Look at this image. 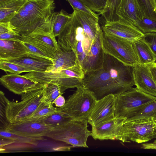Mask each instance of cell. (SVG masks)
Wrapping results in <instances>:
<instances>
[{
	"mask_svg": "<svg viewBox=\"0 0 156 156\" xmlns=\"http://www.w3.org/2000/svg\"><path fill=\"white\" fill-rule=\"evenodd\" d=\"M4 93L0 91V129L5 130L10 123L7 117V109L9 101Z\"/></svg>",
	"mask_w": 156,
	"mask_h": 156,
	"instance_id": "cell-33",
	"label": "cell"
},
{
	"mask_svg": "<svg viewBox=\"0 0 156 156\" xmlns=\"http://www.w3.org/2000/svg\"><path fill=\"white\" fill-rule=\"evenodd\" d=\"M0 39L22 41L21 35L14 30L0 34Z\"/></svg>",
	"mask_w": 156,
	"mask_h": 156,
	"instance_id": "cell-41",
	"label": "cell"
},
{
	"mask_svg": "<svg viewBox=\"0 0 156 156\" xmlns=\"http://www.w3.org/2000/svg\"><path fill=\"white\" fill-rule=\"evenodd\" d=\"M66 100L64 97L60 95L57 97L54 101L53 104L58 108L62 107L64 106L65 104Z\"/></svg>",
	"mask_w": 156,
	"mask_h": 156,
	"instance_id": "cell-44",
	"label": "cell"
},
{
	"mask_svg": "<svg viewBox=\"0 0 156 156\" xmlns=\"http://www.w3.org/2000/svg\"><path fill=\"white\" fill-rule=\"evenodd\" d=\"M97 99L93 93L83 87L77 88L63 106L57 108L74 119L87 120Z\"/></svg>",
	"mask_w": 156,
	"mask_h": 156,
	"instance_id": "cell-4",
	"label": "cell"
},
{
	"mask_svg": "<svg viewBox=\"0 0 156 156\" xmlns=\"http://www.w3.org/2000/svg\"><path fill=\"white\" fill-rule=\"evenodd\" d=\"M22 42L26 47L29 55L35 57L52 59L49 56L38 48L27 42L23 41Z\"/></svg>",
	"mask_w": 156,
	"mask_h": 156,
	"instance_id": "cell-39",
	"label": "cell"
},
{
	"mask_svg": "<svg viewBox=\"0 0 156 156\" xmlns=\"http://www.w3.org/2000/svg\"><path fill=\"white\" fill-rule=\"evenodd\" d=\"M126 119L115 117L113 119L92 127L91 135L94 140H117L122 126Z\"/></svg>",
	"mask_w": 156,
	"mask_h": 156,
	"instance_id": "cell-16",
	"label": "cell"
},
{
	"mask_svg": "<svg viewBox=\"0 0 156 156\" xmlns=\"http://www.w3.org/2000/svg\"><path fill=\"white\" fill-rule=\"evenodd\" d=\"M52 61L53 64L49 72L52 73L69 68L79 63L76 54L74 51L65 50L59 46L54 54Z\"/></svg>",
	"mask_w": 156,
	"mask_h": 156,
	"instance_id": "cell-21",
	"label": "cell"
},
{
	"mask_svg": "<svg viewBox=\"0 0 156 156\" xmlns=\"http://www.w3.org/2000/svg\"><path fill=\"white\" fill-rule=\"evenodd\" d=\"M133 44L140 64L147 65L155 62L156 57L142 38L133 42Z\"/></svg>",
	"mask_w": 156,
	"mask_h": 156,
	"instance_id": "cell-25",
	"label": "cell"
},
{
	"mask_svg": "<svg viewBox=\"0 0 156 156\" xmlns=\"http://www.w3.org/2000/svg\"><path fill=\"white\" fill-rule=\"evenodd\" d=\"M75 12L76 18L86 36L92 41L102 31L98 23L99 19L79 11Z\"/></svg>",
	"mask_w": 156,
	"mask_h": 156,
	"instance_id": "cell-23",
	"label": "cell"
},
{
	"mask_svg": "<svg viewBox=\"0 0 156 156\" xmlns=\"http://www.w3.org/2000/svg\"><path fill=\"white\" fill-rule=\"evenodd\" d=\"M146 118H153L156 120V99L147 104L133 116L126 119L124 122Z\"/></svg>",
	"mask_w": 156,
	"mask_h": 156,
	"instance_id": "cell-31",
	"label": "cell"
},
{
	"mask_svg": "<svg viewBox=\"0 0 156 156\" xmlns=\"http://www.w3.org/2000/svg\"><path fill=\"white\" fill-rule=\"evenodd\" d=\"M121 0H107L106 5L101 14L105 22H112L119 20L117 14Z\"/></svg>",
	"mask_w": 156,
	"mask_h": 156,
	"instance_id": "cell-29",
	"label": "cell"
},
{
	"mask_svg": "<svg viewBox=\"0 0 156 156\" xmlns=\"http://www.w3.org/2000/svg\"><path fill=\"white\" fill-rule=\"evenodd\" d=\"M102 47L105 54L113 57L125 65L134 67L140 64L132 42L104 34Z\"/></svg>",
	"mask_w": 156,
	"mask_h": 156,
	"instance_id": "cell-9",
	"label": "cell"
},
{
	"mask_svg": "<svg viewBox=\"0 0 156 156\" xmlns=\"http://www.w3.org/2000/svg\"><path fill=\"white\" fill-rule=\"evenodd\" d=\"M15 140L6 137L0 136V148L5 146L12 144L15 143Z\"/></svg>",
	"mask_w": 156,
	"mask_h": 156,
	"instance_id": "cell-42",
	"label": "cell"
},
{
	"mask_svg": "<svg viewBox=\"0 0 156 156\" xmlns=\"http://www.w3.org/2000/svg\"><path fill=\"white\" fill-rule=\"evenodd\" d=\"M64 10L62 9L59 12H54L51 16V20L53 34L58 37L61 31L67 23L71 17Z\"/></svg>",
	"mask_w": 156,
	"mask_h": 156,
	"instance_id": "cell-26",
	"label": "cell"
},
{
	"mask_svg": "<svg viewBox=\"0 0 156 156\" xmlns=\"http://www.w3.org/2000/svg\"><path fill=\"white\" fill-rule=\"evenodd\" d=\"M94 12L101 15L105 8L107 0H80Z\"/></svg>",
	"mask_w": 156,
	"mask_h": 156,
	"instance_id": "cell-36",
	"label": "cell"
},
{
	"mask_svg": "<svg viewBox=\"0 0 156 156\" xmlns=\"http://www.w3.org/2000/svg\"><path fill=\"white\" fill-rule=\"evenodd\" d=\"M102 30L105 35L118 37L132 42L142 38L144 35L133 24L120 20L105 22Z\"/></svg>",
	"mask_w": 156,
	"mask_h": 156,
	"instance_id": "cell-12",
	"label": "cell"
},
{
	"mask_svg": "<svg viewBox=\"0 0 156 156\" xmlns=\"http://www.w3.org/2000/svg\"><path fill=\"white\" fill-rule=\"evenodd\" d=\"M0 69L10 73L19 74L24 72H31V71L18 64L10 62L0 61Z\"/></svg>",
	"mask_w": 156,
	"mask_h": 156,
	"instance_id": "cell-35",
	"label": "cell"
},
{
	"mask_svg": "<svg viewBox=\"0 0 156 156\" xmlns=\"http://www.w3.org/2000/svg\"><path fill=\"white\" fill-rule=\"evenodd\" d=\"M51 129L41 121H26L10 123L5 130L25 136L38 137L45 136Z\"/></svg>",
	"mask_w": 156,
	"mask_h": 156,
	"instance_id": "cell-13",
	"label": "cell"
},
{
	"mask_svg": "<svg viewBox=\"0 0 156 156\" xmlns=\"http://www.w3.org/2000/svg\"><path fill=\"white\" fill-rule=\"evenodd\" d=\"M71 18L63 28L58 37V43L63 49L73 50L76 53V29L79 24L75 12L73 11Z\"/></svg>",
	"mask_w": 156,
	"mask_h": 156,
	"instance_id": "cell-18",
	"label": "cell"
},
{
	"mask_svg": "<svg viewBox=\"0 0 156 156\" xmlns=\"http://www.w3.org/2000/svg\"><path fill=\"white\" fill-rule=\"evenodd\" d=\"M151 3L153 6L156 5V3L154 0H150Z\"/></svg>",
	"mask_w": 156,
	"mask_h": 156,
	"instance_id": "cell-47",
	"label": "cell"
},
{
	"mask_svg": "<svg viewBox=\"0 0 156 156\" xmlns=\"http://www.w3.org/2000/svg\"><path fill=\"white\" fill-rule=\"evenodd\" d=\"M142 38L156 57V32L145 34Z\"/></svg>",
	"mask_w": 156,
	"mask_h": 156,
	"instance_id": "cell-40",
	"label": "cell"
},
{
	"mask_svg": "<svg viewBox=\"0 0 156 156\" xmlns=\"http://www.w3.org/2000/svg\"><path fill=\"white\" fill-rule=\"evenodd\" d=\"M21 36L22 41L38 48L52 59L54 54L59 47L55 37L52 33H33Z\"/></svg>",
	"mask_w": 156,
	"mask_h": 156,
	"instance_id": "cell-14",
	"label": "cell"
},
{
	"mask_svg": "<svg viewBox=\"0 0 156 156\" xmlns=\"http://www.w3.org/2000/svg\"><path fill=\"white\" fill-rule=\"evenodd\" d=\"M103 36L102 30L93 41L90 51L81 65L85 74L102 67L105 55L102 47Z\"/></svg>",
	"mask_w": 156,
	"mask_h": 156,
	"instance_id": "cell-15",
	"label": "cell"
},
{
	"mask_svg": "<svg viewBox=\"0 0 156 156\" xmlns=\"http://www.w3.org/2000/svg\"><path fill=\"white\" fill-rule=\"evenodd\" d=\"M0 82L1 84L9 91L20 95L36 89L44 88L45 85L23 75L10 73L2 76Z\"/></svg>",
	"mask_w": 156,
	"mask_h": 156,
	"instance_id": "cell-11",
	"label": "cell"
},
{
	"mask_svg": "<svg viewBox=\"0 0 156 156\" xmlns=\"http://www.w3.org/2000/svg\"><path fill=\"white\" fill-rule=\"evenodd\" d=\"M70 4L73 11H79L86 13L99 19V16L85 5L80 0H66Z\"/></svg>",
	"mask_w": 156,
	"mask_h": 156,
	"instance_id": "cell-38",
	"label": "cell"
},
{
	"mask_svg": "<svg viewBox=\"0 0 156 156\" xmlns=\"http://www.w3.org/2000/svg\"><path fill=\"white\" fill-rule=\"evenodd\" d=\"M155 1V3H156V0H154Z\"/></svg>",
	"mask_w": 156,
	"mask_h": 156,
	"instance_id": "cell-48",
	"label": "cell"
},
{
	"mask_svg": "<svg viewBox=\"0 0 156 156\" xmlns=\"http://www.w3.org/2000/svg\"><path fill=\"white\" fill-rule=\"evenodd\" d=\"M87 120L73 119L64 124L52 128L45 136L64 142L73 147L88 148L87 144L91 131L88 129Z\"/></svg>",
	"mask_w": 156,
	"mask_h": 156,
	"instance_id": "cell-3",
	"label": "cell"
},
{
	"mask_svg": "<svg viewBox=\"0 0 156 156\" xmlns=\"http://www.w3.org/2000/svg\"><path fill=\"white\" fill-rule=\"evenodd\" d=\"M133 70V67L105 53L102 67L85 73L83 87L92 92L97 100L110 94L117 97L135 85Z\"/></svg>",
	"mask_w": 156,
	"mask_h": 156,
	"instance_id": "cell-1",
	"label": "cell"
},
{
	"mask_svg": "<svg viewBox=\"0 0 156 156\" xmlns=\"http://www.w3.org/2000/svg\"><path fill=\"white\" fill-rule=\"evenodd\" d=\"M156 99V97L132 87L116 97L115 117L129 119Z\"/></svg>",
	"mask_w": 156,
	"mask_h": 156,
	"instance_id": "cell-7",
	"label": "cell"
},
{
	"mask_svg": "<svg viewBox=\"0 0 156 156\" xmlns=\"http://www.w3.org/2000/svg\"><path fill=\"white\" fill-rule=\"evenodd\" d=\"M141 145V149L156 150V139L153 143L143 144Z\"/></svg>",
	"mask_w": 156,
	"mask_h": 156,
	"instance_id": "cell-46",
	"label": "cell"
},
{
	"mask_svg": "<svg viewBox=\"0 0 156 156\" xmlns=\"http://www.w3.org/2000/svg\"><path fill=\"white\" fill-rule=\"evenodd\" d=\"M1 61L18 64L29 69L32 72H49L53 64L51 59L29 55L20 58Z\"/></svg>",
	"mask_w": 156,
	"mask_h": 156,
	"instance_id": "cell-20",
	"label": "cell"
},
{
	"mask_svg": "<svg viewBox=\"0 0 156 156\" xmlns=\"http://www.w3.org/2000/svg\"><path fill=\"white\" fill-rule=\"evenodd\" d=\"M117 14L119 20L134 25L145 16L138 0H121Z\"/></svg>",
	"mask_w": 156,
	"mask_h": 156,
	"instance_id": "cell-19",
	"label": "cell"
},
{
	"mask_svg": "<svg viewBox=\"0 0 156 156\" xmlns=\"http://www.w3.org/2000/svg\"><path fill=\"white\" fill-rule=\"evenodd\" d=\"M60 95L62 94L58 85L51 83L45 84L43 96L44 101L53 104L55 100Z\"/></svg>",
	"mask_w": 156,
	"mask_h": 156,
	"instance_id": "cell-32",
	"label": "cell"
},
{
	"mask_svg": "<svg viewBox=\"0 0 156 156\" xmlns=\"http://www.w3.org/2000/svg\"><path fill=\"white\" fill-rule=\"evenodd\" d=\"M23 75L43 84L49 83L56 84L59 87L62 94L67 89L79 87L81 80L80 72L75 66L56 72H31Z\"/></svg>",
	"mask_w": 156,
	"mask_h": 156,
	"instance_id": "cell-6",
	"label": "cell"
},
{
	"mask_svg": "<svg viewBox=\"0 0 156 156\" xmlns=\"http://www.w3.org/2000/svg\"><path fill=\"white\" fill-rule=\"evenodd\" d=\"M134 25L144 34L156 32V21L145 16L137 21Z\"/></svg>",
	"mask_w": 156,
	"mask_h": 156,
	"instance_id": "cell-34",
	"label": "cell"
},
{
	"mask_svg": "<svg viewBox=\"0 0 156 156\" xmlns=\"http://www.w3.org/2000/svg\"><path fill=\"white\" fill-rule=\"evenodd\" d=\"M73 119H74L66 114L57 111L40 121L52 128L64 124Z\"/></svg>",
	"mask_w": 156,
	"mask_h": 156,
	"instance_id": "cell-27",
	"label": "cell"
},
{
	"mask_svg": "<svg viewBox=\"0 0 156 156\" xmlns=\"http://www.w3.org/2000/svg\"><path fill=\"white\" fill-rule=\"evenodd\" d=\"M156 138V120L146 118L124 122L117 140L123 143H141Z\"/></svg>",
	"mask_w": 156,
	"mask_h": 156,
	"instance_id": "cell-8",
	"label": "cell"
},
{
	"mask_svg": "<svg viewBox=\"0 0 156 156\" xmlns=\"http://www.w3.org/2000/svg\"><path fill=\"white\" fill-rule=\"evenodd\" d=\"M13 30L10 23H0V34Z\"/></svg>",
	"mask_w": 156,
	"mask_h": 156,
	"instance_id": "cell-43",
	"label": "cell"
},
{
	"mask_svg": "<svg viewBox=\"0 0 156 156\" xmlns=\"http://www.w3.org/2000/svg\"><path fill=\"white\" fill-rule=\"evenodd\" d=\"M52 105L43 100L34 113L26 121H39L54 113L57 111V108Z\"/></svg>",
	"mask_w": 156,
	"mask_h": 156,
	"instance_id": "cell-28",
	"label": "cell"
},
{
	"mask_svg": "<svg viewBox=\"0 0 156 156\" xmlns=\"http://www.w3.org/2000/svg\"><path fill=\"white\" fill-rule=\"evenodd\" d=\"M144 16L156 21V10L150 0H138Z\"/></svg>",
	"mask_w": 156,
	"mask_h": 156,
	"instance_id": "cell-37",
	"label": "cell"
},
{
	"mask_svg": "<svg viewBox=\"0 0 156 156\" xmlns=\"http://www.w3.org/2000/svg\"><path fill=\"white\" fill-rule=\"evenodd\" d=\"M0 136L15 140L14 144L37 145L38 142L43 140V137H33L25 136L12 133L4 130L0 129Z\"/></svg>",
	"mask_w": 156,
	"mask_h": 156,
	"instance_id": "cell-30",
	"label": "cell"
},
{
	"mask_svg": "<svg viewBox=\"0 0 156 156\" xmlns=\"http://www.w3.org/2000/svg\"><path fill=\"white\" fill-rule=\"evenodd\" d=\"M27 0H0V23H10Z\"/></svg>",
	"mask_w": 156,
	"mask_h": 156,
	"instance_id": "cell-24",
	"label": "cell"
},
{
	"mask_svg": "<svg viewBox=\"0 0 156 156\" xmlns=\"http://www.w3.org/2000/svg\"><path fill=\"white\" fill-rule=\"evenodd\" d=\"M116 97L110 94L97 100L88 119L92 127L113 119L115 116Z\"/></svg>",
	"mask_w": 156,
	"mask_h": 156,
	"instance_id": "cell-10",
	"label": "cell"
},
{
	"mask_svg": "<svg viewBox=\"0 0 156 156\" xmlns=\"http://www.w3.org/2000/svg\"><path fill=\"white\" fill-rule=\"evenodd\" d=\"M29 55L22 41L0 39V61L9 60Z\"/></svg>",
	"mask_w": 156,
	"mask_h": 156,
	"instance_id": "cell-22",
	"label": "cell"
},
{
	"mask_svg": "<svg viewBox=\"0 0 156 156\" xmlns=\"http://www.w3.org/2000/svg\"><path fill=\"white\" fill-rule=\"evenodd\" d=\"M55 8L54 0H27L11 20L10 25L21 36L34 33Z\"/></svg>",
	"mask_w": 156,
	"mask_h": 156,
	"instance_id": "cell-2",
	"label": "cell"
},
{
	"mask_svg": "<svg viewBox=\"0 0 156 156\" xmlns=\"http://www.w3.org/2000/svg\"><path fill=\"white\" fill-rule=\"evenodd\" d=\"M133 74L136 87L146 94L156 97V84L147 65L140 64L133 67Z\"/></svg>",
	"mask_w": 156,
	"mask_h": 156,
	"instance_id": "cell-17",
	"label": "cell"
},
{
	"mask_svg": "<svg viewBox=\"0 0 156 156\" xmlns=\"http://www.w3.org/2000/svg\"><path fill=\"white\" fill-rule=\"evenodd\" d=\"M149 68L150 71L153 78L156 84V63L146 65Z\"/></svg>",
	"mask_w": 156,
	"mask_h": 156,
	"instance_id": "cell-45",
	"label": "cell"
},
{
	"mask_svg": "<svg viewBox=\"0 0 156 156\" xmlns=\"http://www.w3.org/2000/svg\"><path fill=\"white\" fill-rule=\"evenodd\" d=\"M44 88L22 94L19 102L9 101L7 117L10 123L24 121L32 115L43 100Z\"/></svg>",
	"mask_w": 156,
	"mask_h": 156,
	"instance_id": "cell-5",
	"label": "cell"
}]
</instances>
